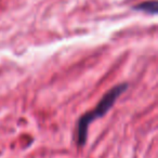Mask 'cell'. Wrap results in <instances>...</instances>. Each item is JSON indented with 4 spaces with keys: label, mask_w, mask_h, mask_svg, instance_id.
<instances>
[{
    "label": "cell",
    "mask_w": 158,
    "mask_h": 158,
    "mask_svg": "<svg viewBox=\"0 0 158 158\" xmlns=\"http://www.w3.org/2000/svg\"><path fill=\"white\" fill-rule=\"evenodd\" d=\"M128 89L127 82H123L117 86L113 87L107 93L104 94L97 106L92 110L88 112L87 114L82 115L78 119L77 123V143L79 146H84L87 142V136H88V128L92 121L98 118H102L106 113L113 107L115 102L118 100V98Z\"/></svg>",
    "instance_id": "1"
},
{
    "label": "cell",
    "mask_w": 158,
    "mask_h": 158,
    "mask_svg": "<svg viewBox=\"0 0 158 158\" xmlns=\"http://www.w3.org/2000/svg\"><path fill=\"white\" fill-rule=\"evenodd\" d=\"M135 11H142L144 13L155 15L157 14V1L156 0H151V1H145V2L139 3L132 8Z\"/></svg>",
    "instance_id": "2"
}]
</instances>
